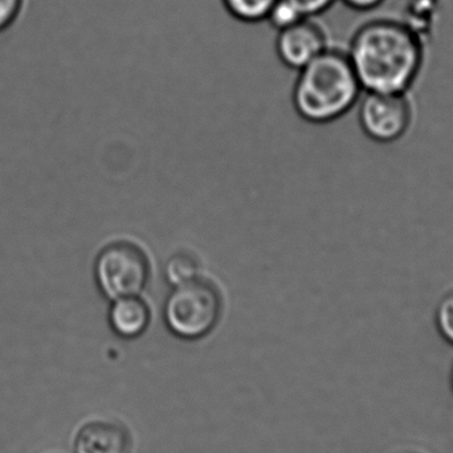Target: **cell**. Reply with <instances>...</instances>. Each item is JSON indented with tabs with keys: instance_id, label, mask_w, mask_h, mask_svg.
I'll return each instance as SVG.
<instances>
[{
	"instance_id": "1",
	"label": "cell",
	"mask_w": 453,
	"mask_h": 453,
	"mask_svg": "<svg viewBox=\"0 0 453 453\" xmlns=\"http://www.w3.org/2000/svg\"><path fill=\"white\" fill-rule=\"evenodd\" d=\"M348 52L364 92L409 93L426 61V42L399 19H372L351 37Z\"/></svg>"
},
{
	"instance_id": "2",
	"label": "cell",
	"mask_w": 453,
	"mask_h": 453,
	"mask_svg": "<svg viewBox=\"0 0 453 453\" xmlns=\"http://www.w3.org/2000/svg\"><path fill=\"white\" fill-rule=\"evenodd\" d=\"M362 93L348 52L329 47L298 71L293 106L311 124H330L346 116Z\"/></svg>"
},
{
	"instance_id": "3",
	"label": "cell",
	"mask_w": 453,
	"mask_h": 453,
	"mask_svg": "<svg viewBox=\"0 0 453 453\" xmlns=\"http://www.w3.org/2000/svg\"><path fill=\"white\" fill-rule=\"evenodd\" d=\"M223 313V298L214 282L198 277L172 287L164 303L167 329L183 341H199L214 332Z\"/></svg>"
},
{
	"instance_id": "4",
	"label": "cell",
	"mask_w": 453,
	"mask_h": 453,
	"mask_svg": "<svg viewBox=\"0 0 453 453\" xmlns=\"http://www.w3.org/2000/svg\"><path fill=\"white\" fill-rule=\"evenodd\" d=\"M150 277V260L145 250L134 242L127 240L111 242L96 257V284L109 301L142 296Z\"/></svg>"
},
{
	"instance_id": "5",
	"label": "cell",
	"mask_w": 453,
	"mask_h": 453,
	"mask_svg": "<svg viewBox=\"0 0 453 453\" xmlns=\"http://www.w3.org/2000/svg\"><path fill=\"white\" fill-rule=\"evenodd\" d=\"M364 93L358 101V122L364 134L380 145L402 140L414 119L409 93Z\"/></svg>"
},
{
	"instance_id": "6",
	"label": "cell",
	"mask_w": 453,
	"mask_h": 453,
	"mask_svg": "<svg viewBox=\"0 0 453 453\" xmlns=\"http://www.w3.org/2000/svg\"><path fill=\"white\" fill-rule=\"evenodd\" d=\"M313 19H301L277 32V58L293 71H300L329 48L326 34Z\"/></svg>"
},
{
	"instance_id": "7",
	"label": "cell",
	"mask_w": 453,
	"mask_h": 453,
	"mask_svg": "<svg viewBox=\"0 0 453 453\" xmlns=\"http://www.w3.org/2000/svg\"><path fill=\"white\" fill-rule=\"evenodd\" d=\"M108 321L114 334L124 340H135L148 332L151 309L142 296L116 298L111 301Z\"/></svg>"
},
{
	"instance_id": "8",
	"label": "cell",
	"mask_w": 453,
	"mask_h": 453,
	"mask_svg": "<svg viewBox=\"0 0 453 453\" xmlns=\"http://www.w3.org/2000/svg\"><path fill=\"white\" fill-rule=\"evenodd\" d=\"M129 435L116 423L95 422L85 426L74 441L76 453H127Z\"/></svg>"
},
{
	"instance_id": "9",
	"label": "cell",
	"mask_w": 453,
	"mask_h": 453,
	"mask_svg": "<svg viewBox=\"0 0 453 453\" xmlns=\"http://www.w3.org/2000/svg\"><path fill=\"white\" fill-rule=\"evenodd\" d=\"M443 3L444 0H403L399 20L427 42L435 31Z\"/></svg>"
},
{
	"instance_id": "10",
	"label": "cell",
	"mask_w": 453,
	"mask_h": 453,
	"mask_svg": "<svg viewBox=\"0 0 453 453\" xmlns=\"http://www.w3.org/2000/svg\"><path fill=\"white\" fill-rule=\"evenodd\" d=\"M201 276L198 260L191 253H174L165 265V277L170 287L186 284Z\"/></svg>"
},
{
	"instance_id": "11",
	"label": "cell",
	"mask_w": 453,
	"mask_h": 453,
	"mask_svg": "<svg viewBox=\"0 0 453 453\" xmlns=\"http://www.w3.org/2000/svg\"><path fill=\"white\" fill-rule=\"evenodd\" d=\"M226 12L244 23L265 21L277 0H222Z\"/></svg>"
},
{
	"instance_id": "12",
	"label": "cell",
	"mask_w": 453,
	"mask_h": 453,
	"mask_svg": "<svg viewBox=\"0 0 453 453\" xmlns=\"http://www.w3.org/2000/svg\"><path fill=\"white\" fill-rule=\"evenodd\" d=\"M435 325L441 337L453 346V289L444 293L435 309Z\"/></svg>"
},
{
	"instance_id": "13",
	"label": "cell",
	"mask_w": 453,
	"mask_h": 453,
	"mask_svg": "<svg viewBox=\"0 0 453 453\" xmlns=\"http://www.w3.org/2000/svg\"><path fill=\"white\" fill-rule=\"evenodd\" d=\"M303 18L305 16L289 0H277L273 7H272L271 12L268 13V18H266L265 21H268L279 32L281 29L293 26V24L297 23V21Z\"/></svg>"
},
{
	"instance_id": "14",
	"label": "cell",
	"mask_w": 453,
	"mask_h": 453,
	"mask_svg": "<svg viewBox=\"0 0 453 453\" xmlns=\"http://www.w3.org/2000/svg\"><path fill=\"white\" fill-rule=\"evenodd\" d=\"M305 18H316L334 5L337 0H289Z\"/></svg>"
},
{
	"instance_id": "15",
	"label": "cell",
	"mask_w": 453,
	"mask_h": 453,
	"mask_svg": "<svg viewBox=\"0 0 453 453\" xmlns=\"http://www.w3.org/2000/svg\"><path fill=\"white\" fill-rule=\"evenodd\" d=\"M23 0H0V31L11 26L20 12Z\"/></svg>"
},
{
	"instance_id": "16",
	"label": "cell",
	"mask_w": 453,
	"mask_h": 453,
	"mask_svg": "<svg viewBox=\"0 0 453 453\" xmlns=\"http://www.w3.org/2000/svg\"><path fill=\"white\" fill-rule=\"evenodd\" d=\"M341 2L351 10L358 11V12H369V11L377 10L388 0H341Z\"/></svg>"
},
{
	"instance_id": "17",
	"label": "cell",
	"mask_w": 453,
	"mask_h": 453,
	"mask_svg": "<svg viewBox=\"0 0 453 453\" xmlns=\"http://www.w3.org/2000/svg\"><path fill=\"white\" fill-rule=\"evenodd\" d=\"M451 386H452V390H453V365H452V369H451Z\"/></svg>"
}]
</instances>
